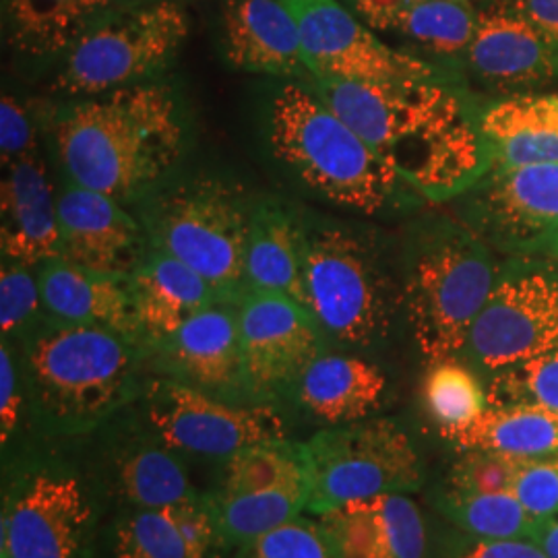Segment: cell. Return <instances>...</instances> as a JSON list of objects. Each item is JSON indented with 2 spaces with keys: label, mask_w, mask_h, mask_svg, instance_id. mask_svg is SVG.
<instances>
[{
  "label": "cell",
  "mask_w": 558,
  "mask_h": 558,
  "mask_svg": "<svg viewBox=\"0 0 558 558\" xmlns=\"http://www.w3.org/2000/svg\"><path fill=\"white\" fill-rule=\"evenodd\" d=\"M311 85L422 201L451 199L490 172L480 114L447 77Z\"/></svg>",
  "instance_id": "cell-1"
},
{
  "label": "cell",
  "mask_w": 558,
  "mask_h": 558,
  "mask_svg": "<svg viewBox=\"0 0 558 558\" xmlns=\"http://www.w3.org/2000/svg\"><path fill=\"white\" fill-rule=\"evenodd\" d=\"M50 133L64 180L122 205L166 186L189 143L179 94L158 80L69 100Z\"/></svg>",
  "instance_id": "cell-2"
},
{
  "label": "cell",
  "mask_w": 558,
  "mask_h": 558,
  "mask_svg": "<svg viewBox=\"0 0 558 558\" xmlns=\"http://www.w3.org/2000/svg\"><path fill=\"white\" fill-rule=\"evenodd\" d=\"M40 439H77L137 405L151 377L149 348L92 325L44 319L13 341Z\"/></svg>",
  "instance_id": "cell-3"
},
{
  "label": "cell",
  "mask_w": 558,
  "mask_h": 558,
  "mask_svg": "<svg viewBox=\"0 0 558 558\" xmlns=\"http://www.w3.org/2000/svg\"><path fill=\"white\" fill-rule=\"evenodd\" d=\"M265 141L292 179L343 209L377 216L422 199L311 83H279L265 106Z\"/></svg>",
  "instance_id": "cell-4"
},
{
  "label": "cell",
  "mask_w": 558,
  "mask_h": 558,
  "mask_svg": "<svg viewBox=\"0 0 558 558\" xmlns=\"http://www.w3.org/2000/svg\"><path fill=\"white\" fill-rule=\"evenodd\" d=\"M2 558H94L101 493L69 459L36 445L2 463Z\"/></svg>",
  "instance_id": "cell-5"
},
{
  "label": "cell",
  "mask_w": 558,
  "mask_h": 558,
  "mask_svg": "<svg viewBox=\"0 0 558 558\" xmlns=\"http://www.w3.org/2000/svg\"><path fill=\"white\" fill-rule=\"evenodd\" d=\"M253 207L236 184L199 177L161 186L143 201L141 221L154 248L186 263L226 302L240 304Z\"/></svg>",
  "instance_id": "cell-6"
},
{
  "label": "cell",
  "mask_w": 558,
  "mask_h": 558,
  "mask_svg": "<svg viewBox=\"0 0 558 558\" xmlns=\"http://www.w3.org/2000/svg\"><path fill=\"white\" fill-rule=\"evenodd\" d=\"M308 311L329 343L364 352L385 343L399 300L373 246L338 223H306Z\"/></svg>",
  "instance_id": "cell-7"
},
{
  "label": "cell",
  "mask_w": 558,
  "mask_h": 558,
  "mask_svg": "<svg viewBox=\"0 0 558 558\" xmlns=\"http://www.w3.org/2000/svg\"><path fill=\"white\" fill-rule=\"evenodd\" d=\"M189 29L177 0L119 4L64 52L52 89L75 100L154 81L177 59Z\"/></svg>",
  "instance_id": "cell-8"
},
{
  "label": "cell",
  "mask_w": 558,
  "mask_h": 558,
  "mask_svg": "<svg viewBox=\"0 0 558 558\" xmlns=\"http://www.w3.org/2000/svg\"><path fill=\"white\" fill-rule=\"evenodd\" d=\"M499 279L476 232L447 230L422 244L408 278L405 311L426 364L463 356L470 331Z\"/></svg>",
  "instance_id": "cell-9"
},
{
  "label": "cell",
  "mask_w": 558,
  "mask_h": 558,
  "mask_svg": "<svg viewBox=\"0 0 558 558\" xmlns=\"http://www.w3.org/2000/svg\"><path fill=\"white\" fill-rule=\"evenodd\" d=\"M300 451L308 484L306 513L315 518L350 500L410 495L424 484L418 451L396 420L323 426L300 442Z\"/></svg>",
  "instance_id": "cell-10"
},
{
  "label": "cell",
  "mask_w": 558,
  "mask_h": 558,
  "mask_svg": "<svg viewBox=\"0 0 558 558\" xmlns=\"http://www.w3.org/2000/svg\"><path fill=\"white\" fill-rule=\"evenodd\" d=\"M140 416L180 458L226 463L242 449L290 439L276 405L242 403L154 375L141 396Z\"/></svg>",
  "instance_id": "cell-11"
},
{
  "label": "cell",
  "mask_w": 558,
  "mask_h": 558,
  "mask_svg": "<svg viewBox=\"0 0 558 558\" xmlns=\"http://www.w3.org/2000/svg\"><path fill=\"white\" fill-rule=\"evenodd\" d=\"M558 348V267L500 276L463 356L488 377Z\"/></svg>",
  "instance_id": "cell-12"
},
{
  "label": "cell",
  "mask_w": 558,
  "mask_h": 558,
  "mask_svg": "<svg viewBox=\"0 0 558 558\" xmlns=\"http://www.w3.org/2000/svg\"><path fill=\"white\" fill-rule=\"evenodd\" d=\"M239 315L246 396L253 403L278 405L329 350V341L306 306L281 294H246Z\"/></svg>",
  "instance_id": "cell-13"
},
{
  "label": "cell",
  "mask_w": 558,
  "mask_h": 558,
  "mask_svg": "<svg viewBox=\"0 0 558 558\" xmlns=\"http://www.w3.org/2000/svg\"><path fill=\"white\" fill-rule=\"evenodd\" d=\"M299 20L315 80L391 83L442 80L439 66L380 41L338 0H286Z\"/></svg>",
  "instance_id": "cell-14"
},
{
  "label": "cell",
  "mask_w": 558,
  "mask_h": 558,
  "mask_svg": "<svg viewBox=\"0 0 558 558\" xmlns=\"http://www.w3.org/2000/svg\"><path fill=\"white\" fill-rule=\"evenodd\" d=\"M94 480L101 495L129 509H161L199 499L182 458L161 442L140 412L108 422Z\"/></svg>",
  "instance_id": "cell-15"
},
{
  "label": "cell",
  "mask_w": 558,
  "mask_h": 558,
  "mask_svg": "<svg viewBox=\"0 0 558 558\" xmlns=\"http://www.w3.org/2000/svg\"><path fill=\"white\" fill-rule=\"evenodd\" d=\"M470 191V220L488 244L532 251L558 232V161L495 170Z\"/></svg>",
  "instance_id": "cell-16"
},
{
  "label": "cell",
  "mask_w": 558,
  "mask_h": 558,
  "mask_svg": "<svg viewBox=\"0 0 558 558\" xmlns=\"http://www.w3.org/2000/svg\"><path fill=\"white\" fill-rule=\"evenodd\" d=\"M149 371L205 393L253 403L246 396L239 304L216 302L149 348Z\"/></svg>",
  "instance_id": "cell-17"
},
{
  "label": "cell",
  "mask_w": 558,
  "mask_h": 558,
  "mask_svg": "<svg viewBox=\"0 0 558 558\" xmlns=\"http://www.w3.org/2000/svg\"><path fill=\"white\" fill-rule=\"evenodd\" d=\"M151 242L120 201L64 180L59 191V257L81 267L133 274Z\"/></svg>",
  "instance_id": "cell-18"
},
{
  "label": "cell",
  "mask_w": 558,
  "mask_h": 558,
  "mask_svg": "<svg viewBox=\"0 0 558 558\" xmlns=\"http://www.w3.org/2000/svg\"><path fill=\"white\" fill-rule=\"evenodd\" d=\"M221 48L226 60L244 73L315 81L299 20L286 0H226Z\"/></svg>",
  "instance_id": "cell-19"
},
{
  "label": "cell",
  "mask_w": 558,
  "mask_h": 558,
  "mask_svg": "<svg viewBox=\"0 0 558 558\" xmlns=\"http://www.w3.org/2000/svg\"><path fill=\"white\" fill-rule=\"evenodd\" d=\"M465 57L480 80L500 89L534 87L558 77L557 46L519 13L513 0L478 11Z\"/></svg>",
  "instance_id": "cell-20"
},
{
  "label": "cell",
  "mask_w": 558,
  "mask_h": 558,
  "mask_svg": "<svg viewBox=\"0 0 558 558\" xmlns=\"http://www.w3.org/2000/svg\"><path fill=\"white\" fill-rule=\"evenodd\" d=\"M38 278L48 319L104 327L145 343L131 274L89 269L54 257L41 263Z\"/></svg>",
  "instance_id": "cell-21"
},
{
  "label": "cell",
  "mask_w": 558,
  "mask_h": 558,
  "mask_svg": "<svg viewBox=\"0 0 558 558\" xmlns=\"http://www.w3.org/2000/svg\"><path fill=\"white\" fill-rule=\"evenodd\" d=\"M2 259L29 267L59 257V191L40 151L2 163Z\"/></svg>",
  "instance_id": "cell-22"
},
{
  "label": "cell",
  "mask_w": 558,
  "mask_h": 558,
  "mask_svg": "<svg viewBox=\"0 0 558 558\" xmlns=\"http://www.w3.org/2000/svg\"><path fill=\"white\" fill-rule=\"evenodd\" d=\"M339 558H428V525L410 495L350 500L319 515Z\"/></svg>",
  "instance_id": "cell-23"
},
{
  "label": "cell",
  "mask_w": 558,
  "mask_h": 558,
  "mask_svg": "<svg viewBox=\"0 0 558 558\" xmlns=\"http://www.w3.org/2000/svg\"><path fill=\"white\" fill-rule=\"evenodd\" d=\"M292 398L323 426H339L373 414L387 398V377L371 360L325 352L300 377Z\"/></svg>",
  "instance_id": "cell-24"
},
{
  "label": "cell",
  "mask_w": 558,
  "mask_h": 558,
  "mask_svg": "<svg viewBox=\"0 0 558 558\" xmlns=\"http://www.w3.org/2000/svg\"><path fill=\"white\" fill-rule=\"evenodd\" d=\"M220 536L205 493L161 509H129L114 527L112 558H214Z\"/></svg>",
  "instance_id": "cell-25"
},
{
  "label": "cell",
  "mask_w": 558,
  "mask_h": 558,
  "mask_svg": "<svg viewBox=\"0 0 558 558\" xmlns=\"http://www.w3.org/2000/svg\"><path fill=\"white\" fill-rule=\"evenodd\" d=\"M306 221L278 201L253 207L246 246V294H281L308 308L304 286Z\"/></svg>",
  "instance_id": "cell-26"
},
{
  "label": "cell",
  "mask_w": 558,
  "mask_h": 558,
  "mask_svg": "<svg viewBox=\"0 0 558 558\" xmlns=\"http://www.w3.org/2000/svg\"><path fill=\"white\" fill-rule=\"evenodd\" d=\"M131 278L141 333L147 348L177 331L184 320L203 308L226 302L195 269L154 246Z\"/></svg>",
  "instance_id": "cell-27"
},
{
  "label": "cell",
  "mask_w": 558,
  "mask_h": 558,
  "mask_svg": "<svg viewBox=\"0 0 558 558\" xmlns=\"http://www.w3.org/2000/svg\"><path fill=\"white\" fill-rule=\"evenodd\" d=\"M490 172L558 161V94L511 96L480 112Z\"/></svg>",
  "instance_id": "cell-28"
},
{
  "label": "cell",
  "mask_w": 558,
  "mask_h": 558,
  "mask_svg": "<svg viewBox=\"0 0 558 558\" xmlns=\"http://www.w3.org/2000/svg\"><path fill=\"white\" fill-rule=\"evenodd\" d=\"M11 48L32 62H54L119 7L117 0H2Z\"/></svg>",
  "instance_id": "cell-29"
},
{
  "label": "cell",
  "mask_w": 558,
  "mask_h": 558,
  "mask_svg": "<svg viewBox=\"0 0 558 558\" xmlns=\"http://www.w3.org/2000/svg\"><path fill=\"white\" fill-rule=\"evenodd\" d=\"M371 27L391 29L439 57L465 54L478 13L468 0H354Z\"/></svg>",
  "instance_id": "cell-30"
},
{
  "label": "cell",
  "mask_w": 558,
  "mask_h": 558,
  "mask_svg": "<svg viewBox=\"0 0 558 558\" xmlns=\"http://www.w3.org/2000/svg\"><path fill=\"white\" fill-rule=\"evenodd\" d=\"M221 548H240L251 539L299 518L308 509L306 476L281 480L242 493H205Z\"/></svg>",
  "instance_id": "cell-31"
},
{
  "label": "cell",
  "mask_w": 558,
  "mask_h": 558,
  "mask_svg": "<svg viewBox=\"0 0 558 558\" xmlns=\"http://www.w3.org/2000/svg\"><path fill=\"white\" fill-rule=\"evenodd\" d=\"M461 451H495L530 459L558 453V412L527 405H488L458 433L440 437Z\"/></svg>",
  "instance_id": "cell-32"
},
{
  "label": "cell",
  "mask_w": 558,
  "mask_h": 558,
  "mask_svg": "<svg viewBox=\"0 0 558 558\" xmlns=\"http://www.w3.org/2000/svg\"><path fill=\"white\" fill-rule=\"evenodd\" d=\"M433 507L459 532L484 539H532L539 521L513 493H463L442 484Z\"/></svg>",
  "instance_id": "cell-33"
},
{
  "label": "cell",
  "mask_w": 558,
  "mask_h": 558,
  "mask_svg": "<svg viewBox=\"0 0 558 558\" xmlns=\"http://www.w3.org/2000/svg\"><path fill=\"white\" fill-rule=\"evenodd\" d=\"M422 398L428 416L437 424L439 437L470 426L488 408L486 387L461 359L428 364Z\"/></svg>",
  "instance_id": "cell-34"
},
{
  "label": "cell",
  "mask_w": 558,
  "mask_h": 558,
  "mask_svg": "<svg viewBox=\"0 0 558 558\" xmlns=\"http://www.w3.org/2000/svg\"><path fill=\"white\" fill-rule=\"evenodd\" d=\"M40 435L34 428L20 354L13 341L2 339L0 345V447L2 463L34 449Z\"/></svg>",
  "instance_id": "cell-35"
},
{
  "label": "cell",
  "mask_w": 558,
  "mask_h": 558,
  "mask_svg": "<svg viewBox=\"0 0 558 558\" xmlns=\"http://www.w3.org/2000/svg\"><path fill=\"white\" fill-rule=\"evenodd\" d=\"M488 405L527 403L558 412V348L488 377Z\"/></svg>",
  "instance_id": "cell-36"
},
{
  "label": "cell",
  "mask_w": 558,
  "mask_h": 558,
  "mask_svg": "<svg viewBox=\"0 0 558 558\" xmlns=\"http://www.w3.org/2000/svg\"><path fill=\"white\" fill-rule=\"evenodd\" d=\"M239 558H339L327 525L302 513L276 530L240 546Z\"/></svg>",
  "instance_id": "cell-37"
},
{
  "label": "cell",
  "mask_w": 558,
  "mask_h": 558,
  "mask_svg": "<svg viewBox=\"0 0 558 558\" xmlns=\"http://www.w3.org/2000/svg\"><path fill=\"white\" fill-rule=\"evenodd\" d=\"M38 267L2 259L0 267V331L17 341L44 319Z\"/></svg>",
  "instance_id": "cell-38"
},
{
  "label": "cell",
  "mask_w": 558,
  "mask_h": 558,
  "mask_svg": "<svg viewBox=\"0 0 558 558\" xmlns=\"http://www.w3.org/2000/svg\"><path fill=\"white\" fill-rule=\"evenodd\" d=\"M521 458L495 451H461L445 486L463 493H513Z\"/></svg>",
  "instance_id": "cell-39"
},
{
  "label": "cell",
  "mask_w": 558,
  "mask_h": 558,
  "mask_svg": "<svg viewBox=\"0 0 558 558\" xmlns=\"http://www.w3.org/2000/svg\"><path fill=\"white\" fill-rule=\"evenodd\" d=\"M513 495L536 519L558 515V453L521 459Z\"/></svg>",
  "instance_id": "cell-40"
},
{
  "label": "cell",
  "mask_w": 558,
  "mask_h": 558,
  "mask_svg": "<svg viewBox=\"0 0 558 558\" xmlns=\"http://www.w3.org/2000/svg\"><path fill=\"white\" fill-rule=\"evenodd\" d=\"M463 534V532H461ZM439 558H548L532 539H484L463 534L447 539Z\"/></svg>",
  "instance_id": "cell-41"
},
{
  "label": "cell",
  "mask_w": 558,
  "mask_h": 558,
  "mask_svg": "<svg viewBox=\"0 0 558 558\" xmlns=\"http://www.w3.org/2000/svg\"><path fill=\"white\" fill-rule=\"evenodd\" d=\"M38 149L34 126L25 108L13 96L4 94L0 104V156L2 163L17 160Z\"/></svg>",
  "instance_id": "cell-42"
},
{
  "label": "cell",
  "mask_w": 558,
  "mask_h": 558,
  "mask_svg": "<svg viewBox=\"0 0 558 558\" xmlns=\"http://www.w3.org/2000/svg\"><path fill=\"white\" fill-rule=\"evenodd\" d=\"M513 4L558 50V0H513Z\"/></svg>",
  "instance_id": "cell-43"
},
{
  "label": "cell",
  "mask_w": 558,
  "mask_h": 558,
  "mask_svg": "<svg viewBox=\"0 0 558 558\" xmlns=\"http://www.w3.org/2000/svg\"><path fill=\"white\" fill-rule=\"evenodd\" d=\"M532 542H536L548 558H558V515L539 519Z\"/></svg>",
  "instance_id": "cell-44"
},
{
  "label": "cell",
  "mask_w": 558,
  "mask_h": 558,
  "mask_svg": "<svg viewBox=\"0 0 558 558\" xmlns=\"http://www.w3.org/2000/svg\"><path fill=\"white\" fill-rule=\"evenodd\" d=\"M544 248H546L550 255H555L558 259V232L553 236V239L548 240V244H546Z\"/></svg>",
  "instance_id": "cell-45"
},
{
  "label": "cell",
  "mask_w": 558,
  "mask_h": 558,
  "mask_svg": "<svg viewBox=\"0 0 558 558\" xmlns=\"http://www.w3.org/2000/svg\"><path fill=\"white\" fill-rule=\"evenodd\" d=\"M131 2H149V0H117V4H131Z\"/></svg>",
  "instance_id": "cell-46"
},
{
  "label": "cell",
  "mask_w": 558,
  "mask_h": 558,
  "mask_svg": "<svg viewBox=\"0 0 558 558\" xmlns=\"http://www.w3.org/2000/svg\"><path fill=\"white\" fill-rule=\"evenodd\" d=\"M468 2H472V0H468Z\"/></svg>",
  "instance_id": "cell-47"
}]
</instances>
